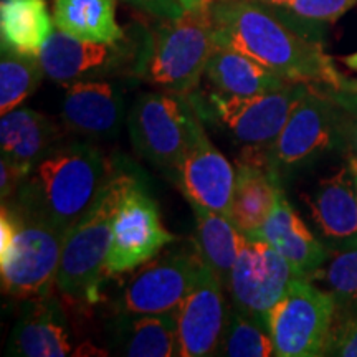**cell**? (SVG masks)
<instances>
[{
    "label": "cell",
    "mask_w": 357,
    "mask_h": 357,
    "mask_svg": "<svg viewBox=\"0 0 357 357\" xmlns=\"http://www.w3.org/2000/svg\"><path fill=\"white\" fill-rule=\"evenodd\" d=\"M217 43L245 53L291 83L336 89L344 75L323 43L298 32L273 7L258 0L208 2Z\"/></svg>",
    "instance_id": "6da1fadb"
},
{
    "label": "cell",
    "mask_w": 357,
    "mask_h": 357,
    "mask_svg": "<svg viewBox=\"0 0 357 357\" xmlns=\"http://www.w3.org/2000/svg\"><path fill=\"white\" fill-rule=\"evenodd\" d=\"M116 167L91 142H61L30 171L15 197L2 204L68 234L93 207Z\"/></svg>",
    "instance_id": "7a4b0ae2"
},
{
    "label": "cell",
    "mask_w": 357,
    "mask_h": 357,
    "mask_svg": "<svg viewBox=\"0 0 357 357\" xmlns=\"http://www.w3.org/2000/svg\"><path fill=\"white\" fill-rule=\"evenodd\" d=\"M217 47L208 3L166 19L147 35L132 75L166 91L190 95L199 88Z\"/></svg>",
    "instance_id": "3957f363"
},
{
    "label": "cell",
    "mask_w": 357,
    "mask_h": 357,
    "mask_svg": "<svg viewBox=\"0 0 357 357\" xmlns=\"http://www.w3.org/2000/svg\"><path fill=\"white\" fill-rule=\"evenodd\" d=\"M136 181L139 177L116 167L93 207L66 234L55 288L68 300L82 305L100 301L113 220L124 195Z\"/></svg>",
    "instance_id": "277c9868"
},
{
    "label": "cell",
    "mask_w": 357,
    "mask_h": 357,
    "mask_svg": "<svg viewBox=\"0 0 357 357\" xmlns=\"http://www.w3.org/2000/svg\"><path fill=\"white\" fill-rule=\"evenodd\" d=\"M190 96L192 93H142L128 116L129 136L136 153L171 176L204 129Z\"/></svg>",
    "instance_id": "5b68a950"
},
{
    "label": "cell",
    "mask_w": 357,
    "mask_h": 357,
    "mask_svg": "<svg viewBox=\"0 0 357 357\" xmlns=\"http://www.w3.org/2000/svg\"><path fill=\"white\" fill-rule=\"evenodd\" d=\"M342 108L324 86L310 89L266 151V164L276 178L305 167L329 151H341Z\"/></svg>",
    "instance_id": "8992f818"
},
{
    "label": "cell",
    "mask_w": 357,
    "mask_h": 357,
    "mask_svg": "<svg viewBox=\"0 0 357 357\" xmlns=\"http://www.w3.org/2000/svg\"><path fill=\"white\" fill-rule=\"evenodd\" d=\"M336 305L328 289L296 276L266 316V329L278 357L323 356Z\"/></svg>",
    "instance_id": "52a82bcc"
},
{
    "label": "cell",
    "mask_w": 357,
    "mask_h": 357,
    "mask_svg": "<svg viewBox=\"0 0 357 357\" xmlns=\"http://www.w3.org/2000/svg\"><path fill=\"white\" fill-rule=\"evenodd\" d=\"M15 215L17 234L7 255L0 258V276L3 294L26 301L55 288L66 231L19 212Z\"/></svg>",
    "instance_id": "ba28073f"
},
{
    "label": "cell",
    "mask_w": 357,
    "mask_h": 357,
    "mask_svg": "<svg viewBox=\"0 0 357 357\" xmlns=\"http://www.w3.org/2000/svg\"><path fill=\"white\" fill-rule=\"evenodd\" d=\"M176 240L160 222L158 204L136 181L116 212L105 273L114 276L136 270Z\"/></svg>",
    "instance_id": "9c48e42d"
},
{
    "label": "cell",
    "mask_w": 357,
    "mask_h": 357,
    "mask_svg": "<svg viewBox=\"0 0 357 357\" xmlns=\"http://www.w3.org/2000/svg\"><path fill=\"white\" fill-rule=\"evenodd\" d=\"M310 86L288 83L275 91L253 96H230L217 91L211 95V105L218 121L245 149H268Z\"/></svg>",
    "instance_id": "30bf717a"
},
{
    "label": "cell",
    "mask_w": 357,
    "mask_h": 357,
    "mask_svg": "<svg viewBox=\"0 0 357 357\" xmlns=\"http://www.w3.org/2000/svg\"><path fill=\"white\" fill-rule=\"evenodd\" d=\"M296 278L289 263L265 240L245 235L229 278L231 305L266 328V316Z\"/></svg>",
    "instance_id": "8fae6325"
},
{
    "label": "cell",
    "mask_w": 357,
    "mask_h": 357,
    "mask_svg": "<svg viewBox=\"0 0 357 357\" xmlns=\"http://www.w3.org/2000/svg\"><path fill=\"white\" fill-rule=\"evenodd\" d=\"M199 250L167 253L147 261L116 298L114 310L121 314H166L174 312L194 287L200 266Z\"/></svg>",
    "instance_id": "7c38bea8"
},
{
    "label": "cell",
    "mask_w": 357,
    "mask_h": 357,
    "mask_svg": "<svg viewBox=\"0 0 357 357\" xmlns=\"http://www.w3.org/2000/svg\"><path fill=\"white\" fill-rule=\"evenodd\" d=\"M227 310L222 283L204 261L194 287L176 310L181 357L215 356Z\"/></svg>",
    "instance_id": "4fadbf2b"
},
{
    "label": "cell",
    "mask_w": 357,
    "mask_h": 357,
    "mask_svg": "<svg viewBox=\"0 0 357 357\" xmlns=\"http://www.w3.org/2000/svg\"><path fill=\"white\" fill-rule=\"evenodd\" d=\"M7 354L17 357L89 356L77 344L65 310L53 294L26 300L13 326Z\"/></svg>",
    "instance_id": "5bb4252c"
},
{
    "label": "cell",
    "mask_w": 357,
    "mask_h": 357,
    "mask_svg": "<svg viewBox=\"0 0 357 357\" xmlns=\"http://www.w3.org/2000/svg\"><path fill=\"white\" fill-rule=\"evenodd\" d=\"M45 75L53 82L68 84L82 79H105L126 66V45L79 40L56 30L40 53Z\"/></svg>",
    "instance_id": "9a60e30c"
},
{
    "label": "cell",
    "mask_w": 357,
    "mask_h": 357,
    "mask_svg": "<svg viewBox=\"0 0 357 357\" xmlns=\"http://www.w3.org/2000/svg\"><path fill=\"white\" fill-rule=\"evenodd\" d=\"M172 177L177 178L187 200L230 218L236 171L204 129L187 149Z\"/></svg>",
    "instance_id": "2e32d148"
},
{
    "label": "cell",
    "mask_w": 357,
    "mask_h": 357,
    "mask_svg": "<svg viewBox=\"0 0 357 357\" xmlns=\"http://www.w3.org/2000/svg\"><path fill=\"white\" fill-rule=\"evenodd\" d=\"M61 121L68 131L89 139H111L124 121V91L108 79L68 84L61 102Z\"/></svg>",
    "instance_id": "e0dca14e"
},
{
    "label": "cell",
    "mask_w": 357,
    "mask_h": 357,
    "mask_svg": "<svg viewBox=\"0 0 357 357\" xmlns=\"http://www.w3.org/2000/svg\"><path fill=\"white\" fill-rule=\"evenodd\" d=\"M247 236L265 240L289 263L294 275L300 278L311 280L331 257V250L319 242L306 223L298 217L283 190L278 194L273 212L261 229Z\"/></svg>",
    "instance_id": "ac0fdd59"
},
{
    "label": "cell",
    "mask_w": 357,
    "mask_h": 357,
    "mask_svg": "<svg viewBox=\"0 0 357 357\" xmlns=\"http://www.w3.org/2000/svg\"><path fill=\"white\" fill-rule=\"evenodd\" d=\"M310 207L312 220L331 252L357 245V192L347 164L319 182Z\"/></svg>",
    "instance_id": "d6986e66"
},
{
    "label": "cell",
    "mask_w": 357,
    "mask_h": 357,
    "mask_svg": "<svg viewBox=\"0 0 357 357\" xmlns=\"http://www.w3.org/2000/svg\"><path fill=\"white\" fill-rule=\"evenodd\" d=\"M61 137V128L38 111L17 108L0 119L2 159L29 174L45 155L63 142Z\"/></svg>",
    "instance_id": "ffe728a7"
},
{
    "label": "cell",
    "mask_w": 357,
    "mask_h": 357,
    "mask_svg": "<svg viewBox=\"0 0 357 357\" xmlns=\"http://www.w3.org/2000/svg\"><path fill=\"white\" fill-rule=\"evenodd\" d=\"M111 352L128 357L181 356L176 311L166 314H121L108 324Z\"/></svg>",
    "instance_id": "44dd1931"
},
{
    "label": "cell",
    "mask_w": 357,
    "mask_h": 357,
    "mask_svg": "<svg viewBox=\"0 0 357 357\" xmlns=\"http://www.w3.org/2000/svg\"><path fill=\"white\" fill-rule=\"evenodd\" d=\"M205 77L217 91L230 96L261 95L291 83L245 53L220 43L208 60Z\"/></svg>",
    "instance_id": "7402d4cb"
},
{
    "label": "cell",
    "mask_w": 357,
    "mask_h": 357,
    "mask_svg": "<svg viewBox=\"0 0 357 357\" xmlns=\"http://www.w3.org/2000/svg\"><path fill=\"white\" fill-rule=\"evenodd\" d=\"M280 192L281 181L268 166L240 160L230 220L243 235H253L273 212Z\"/></svg>",
    "instance_id": "603a6c76"
},
{
    "label": "cell",
    "mask_w": 357,
    "mask_h": 357,
    "mask_svg": "<svg viewBox=\"0 0 357 357\" xmlns=\"http://www.w3.org/2000/svg\"><path fill=\"white\" fill-rule=\"evenodd\" d=\"M53 15L47 0H2L0 2V40L2 48L22 55L40 56L50 40Z\"/></svg>",
    "instance_id": "cb8c5ba5"
},
{
    "label": "cell",
    "mask_w": 357,
    "mask_h": 357,
    "mask_svg": "<svg viewBox=\"0 0 357 357\" xmlns=\"http://www.w3.org/2000/svg\"><path fill=\"white\" fill-rule=\"evenodd\" d=\"M195 215V248L202 260L217 275L223 288L229 287V278L245 235L235 227L229 217L213 212L197 202H190Z\"/></svg>",
    "instance_id": "d4e9b609"
},
{
    "label": "cell",
    "mask_w": 357,
    "mask_h": 357,
    "mask_svg": "<svg viewBox=\"0 0 357 357\" xmlns=\"http://www.w3.org/2000/svg\"><path fill=\"white\" fill-rule=\"evenodd\" d=\"M53 22L79 40L118 43L124 38L116 19V0H53Z\"/></svg>",
    "instance_id": "484cf974"
},
{
    "label": "cell",
    "mask_w": 357,
    "mask_h": 357,
    "mask_svg": "<svg viewBox=\"0 0 357 357\" xmlns=\"http://www.w3.org/2000/svg\"><path fill=\"white\" fill-rule=\"evenodd\" d=\"M45 75L38 56L2 48L0 58V113L17 109L38 88Z\"/></svg>",
    "instance_id": "4316f807"
},
{
    "label": "cell",
    "mask_w": 357,
    "mask_h": 357,
    "mask_svg": "<svg viewBox=\"0 0 357 357\" xmlns=\"http://www.w3.org/2000/svg\"><path fill=\"white\" fill-rule=\"evenodd\" d=\"M215 356L270 357L275 356V344L265 326L258 324L231 305L227 310L225 328Z\"/></svg>",
    "instance_id": "83f0119b"
},
{
    "label": "cell",
    "mask_w": 357,
    "mask_h": 357,
    "mask_svg": "<svg viewBox=\"0 0 357 357\" xmlns=\"http://www.w3.org/2000/svg\"><path fill=\"white\" fill-rule=\"evenodd\" d=\"M331 293L336 314L357 318V245L334 250L326 270L316 271Z\"/></svg>",
    "instance_id": "f1b7e54d"
},
{
    "label": "cell",
    "mask_w": 357,
    "mask_h": 357,
    "mask_svg": "<svg viewBox=\"0 0 357 357\" xmlns=\"http://www.w3.org/2000/svg\"><path fill=\"white\" fill-rule=\"evenodd\" d=\"M356 3L357 0H289L283 6L273 8L281 13H288L301 22L333 24Z\"/></svg>",
    "instance_id": "f546056e"
},
{
    "label": "cell",
    "mask_w": 357,
    "mask_h": 357,
    "mask_svg": "<svg viewBox=\"0 0 357 357\" xmlns=\"http://www.w3.org/2000/svg\"><path fill=\"white\" fill-rule=\"evenodd\" d=\"M323 356L357 357V318L334 312Z\"/></svg>",
    "instance_id": "4dcf8cb0"
},
{
    "label": "cell",
    "mask_w": 357,
    "mask_h": 357,
    "mask_svg": "<svg viewBox=\"0 0 357 357\" xmlns=\"http://www.w3.org/2000/svg\"><path fill=\"white\" fill-rule=\"evenodd\" d=\"M26 176L29 172L22 171L20 167L8 162L7 159L0 160V197H2V202H8L15 197Z\"/></svg>",
    "instance_id": "1f68e13d"
},
{
    "label": "cell",
    "mask_w": 357,
    "mask_h": 357,
    "mask_svg": "<svg viewBox=\"0 0 357 357\" xmlns=\"http://www.w3.org/2000/svg\"><path fill=\"white\" fill-rule=\"evenodd\" d=\"M124 2L162 20L176 19L185 12L178 0H124Z\"/></svg>",
    "instance_id": "d6a6232c"
},
{
    "label": "cell",
    "mask_w": 357,
    "mask_h": 357,
    "mask_svg": "<svg viewBox=\"0 0 357 357\" xmlns=\"http://www.w3.org/2000/svg\"><path fill=\"white\" fill-rule=\"evenodd\" d=\"M326 91L329 93V96H331L342 109L351 114H357V78L344 77L341 86L336 89L326 88Z\"/></svg>",
    "instance_id": "836d02e7"
},
{
    "label": "cell",
    "mask_w": 357,
    "mask_h": 357,
    "mask_svg": "<svg viewBox=\"0 0 357 357\" xmlns=\"http://www.w3.org/2000/svg\"><path fill=\"white\" fill-rule=\"evenodd\" d=\"M341 151L357 158V114L344 109L341 116Z\"/></svg>",
    "instance_id": "e575fe53"
},
{
    "label": "cell",
    "mask_w": 357,
    "mask_h": 357,
    "mask_svg": "<svg viewBox=\"0 0 357 357\" xmlns=\"http://www.w3.org/2000/svg\"><path fill=\"white\" fill-rule=\"evenodd\" d=\"M347 167H349L352 178H354L356 192H357V158L356 155H347Z\"/></svg>",
    "instance_id": "d590c367"
},
{
    "label": "cell",
    "mask_w": 357,
    "mask_h": 357,
    "mask_svg": "<svg viewBox=\"0 0 357 357\" xmlns=\"http://www.w3.org/2000/svg\"><path fill=\"white\" fill-rule=\"evenodd\" d=\"M178 2L182 3V7L185 8V10H194V8H199L205 6V0H178Z\"/></svg>",
    "instance_id": "8d00e7d4"
},
{
    "label": "cell",
    "mask_w": 357,
    "mask_h": 357,
    "mask_svg": "<svg viewBox=\"0 0 357 357\" xmlns=\"http://www.w3.org/2000/svg\"><path fill=\"white\" fill-rule=\"evenodd\" d=\"M205 2H207V3H208V2H212V0H205Z\"/></svg>",
    "instance_id": "74e56055"
}]
</instances>
